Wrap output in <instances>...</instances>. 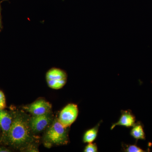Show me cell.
<instances>
[{
    "label": "cell",
    "mask_w": 152,
    "mask_h": 152,
    "mask_svg": "<svg viewBox=\"0 0 152 152\" xmlns=\"http://www.w3.org/2000/svg\"><path fill=\"white\" fill-rule=\"evenodd\" d=\"M29 123L21 115L16 117L7 134L11 145L16 146L23 145L31 141Z\"/></svg>",
    "instance_id": "obj_1"
},
{
    "label": "cell",
    "mask_w": 152,
    "mask_h": 152,
    "mask_svg": "<svg viewBox=\"0 0 152 152\" xmlns=\"http://www.w3.org/2000/svg\"><path fill=\"white\" fill-rule=\"evenodd\" d=\"M45 139L49 144L64 145L67 143L68 136L66 128L58 120L55 121L47 131Z\"/></svg>",
    "instance_id": "obj_2"
},
{
    "label": "cell",
    "mask_w": 152,
    "mask_h": 152,
    "mask_svg": "<svg viewBox=\"0 0 152 152\" xmlns=\"http://www.w3.org/2000/svg\"><path fill=\"white\" fill-rule=\"evenodd\" d=\"M46 78L49 87L53 89L58 90L66 84L67 76L64 71L54 68L47 72Z\"/></svg>",
    "instance_id": "obj_3"
},
{
    "label": "cell",
    "mask_w": 152,
    "mask_h": 152,
    "mask_svg": "<svg viewBox=\"0 0 152 152\" xmlns=\"http://www.w3.org/2000/svg\"><path fill=\"white\" fill-rule=\"evenodd\" d=\"M78 115V109L75 104H69L61 111L58 121L66 128L70 126L75 121Z\"/></svg>",
    "instance_id": "obj_4"
},
{
    "label": "cell",
    "mask_w": 152,
    "mask_h": 152,
    "mask_svg": "<svg viewBox=\"0 0 152 152\" xmlns=\"http://www.w3.org/2000/svg\"><path fill=\"white\" fill-rule=\"evenodd\" d=\"M51 108L50 103L44 99H39L28 106L26 110L34 116H37L49 114Z\"/></svg>",
    "instance_id": "obj_5"
},
{
    "label": "cell",
    "mask_w": 152,
    "mask_h": 152,
    "mask_svg": "<svg viewBox=\"0 0 152 152\" xmlns=\"http://www.w3.org/2000/svg\"><path fill=\"white\" fill-rule=\"evenodd\" d=\"M50 121L51 118L49 114L34 116L30 120V127L34 132H39L45 129Z\"/></svg>",
    "instance_id": "obj_6"
},
{
    "label": "cell",
    "mask_w": 152,
    "mask_h": 152,
    "mask_svg": "<svg viewBox=\"0 0 152 152\" xmlns=\"http://www.w3.org/2000/svg\"><path fill=\"white\" fill-rule=\"evenodd\" d=\"M135 117L129 111H122L119 121L112 125L111 129H113L117 126L130 127L135 125Z\"/></svg>",
    "instance_id": "obj_7"
},
{
    "label": "cell",
    "mask_w": 152,
    "mask_h": 152,
    "mask_svg": "<svg viewBox=\"0 0 152 152\" xmlns=\"http://www.w3.org/2000/svg\"><path fill=\"white\" fill-rule=\"evenodd\" d=\"M12 121V117L7 112L0 110V126L4 132L8 134Z\"/></svg>",
    "instance_id": "obj_8"
},
{
    "label": "cell",
    "mask_w": 152,
    "mask_h": 152,
    "mask_svg": "<svg viewBox=\"0 0 152 152\" xmlns=\"http://www.w3.org/2000/svg\"><path fill=\"white\" fill-rule=\"evenodd\" d=\"M99 124L86 132L83 137V141L85 143H92L96 138L99 130Z\"/></svg>",
    "instance_id": "obj_9"
},
{
    "label": "cell",
    "mask_w": 152,
    "mask_h": 152,
    "mask_svg": "<svg viewBox=\"0 0 152 152\" xmlns=\"http://www.w3.org/2000/svg\"><path fill=\"white\" fill-rule=\"evenodd\" d=\"M131 135L136 140H145V135L141 125L137 124L133 126L131 132Z\"/></svg>",
    "instance_id": "obj_10"
},
{
    "label": "cell",
    "mask_w": 152,
    "mask_h": 152,
    "mask_svg": "<svg viewBox=\"0 0 152 152\" xmlns=\"http://www.w3.org/2000/svg\"><path fill=\"white\" fill-rule=\"evenodd\" d=\"M125 151L128 152H144L143 150L137 146L136 145H130L126 148Z\"/></svg>",
    "instance_id": "obj_11"
},
{
    "label": "cell",
    "mask_w": 152,
    "mask_h": 152,
    "mask_svg": "<svg viewBox=\"0 0 152 152\" xmlns=\"http://www.w3.org/2000/svg\"><path fill=\"white\" fill-rule=\"evenodd\" d=\"M85 152H98L97 147L95 144L90 143L86 146L84 150Z\"/></svg>",
    "instance_id": "obj_12"
},
{
    "label": "cell",
    "mask_w": 152,
    "mask_h": 152,
    "mask_svg": "<svg viewBox=\"0 0 152 152\" xmlns=\"http://www.w3.org/2000/svg\"><path fill=\"white\" fill-rule=\"evenodd\" d=\"M6 107V99L4 93L0 91V110H3Z\"/></svg>",
    "instance_id": "obj_13"
},
{
    "label": "cell",
    "mask_w": 152,
    "mask_h": 152,
    "mask_svg": "<svg viewBox=\"0 0 152 152\" xmlns=\"http://www.w3.org/2000/svg\"><path fill=\"white\" fill-rule=\"evenodd\" d=\"M0 12H1V8H0Z\"/></svg>",
    "instance_id": "obj_14"
}]
</instances>
